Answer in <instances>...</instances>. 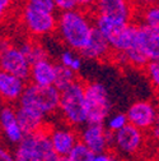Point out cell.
<instances>
[{
	"instance_id": "6da1fadb",
	"label": "cell",
	"mask_w": 159,
	"mask_h": 161,
	"mask_svg": "<svg viewBox=\"0 0 159 161\" xmlns=\"http://www.w3.org/2000/svg\"><path fill=\"white\" fill-rule=\"evenodd\" d=\"M88 10L75 8L63 10L57 17L56 32L69 49L80 53L89 42L94 30L93 19L88 15Z\"/></svg>"
},
{
	"instance_id": "7a4b0ae2",
	"label": "cell",
	"mask_w": 159,
	"mask_h": 161,
	"mask_svg": "<svg viewBox=\"0 0 159 161\" xmlns=\"http://www.w3.org/2000/svg\"><path fill=\"white\" fill-rule=\"evenodd\" d=\"M93 22L108 40L115 54L120 55L137 46V25L132 22H121L97 13L93 17Z\"/></svg>"
},
{
	"instance_id": "3957f363",
	"label": "cell",
	"mask_w": 159,
	"mask_h": 161,
	"mask_svg": "<svg viewBox=\"0 0 159 161\" xmlns=\"http://www.w3.org/2000/svg\"><path fill=\"white\" fill-rule=\"evenodd\" d=\"M14 156L18 161H57L56 153L49 129H42L36 133H29L14 147Z\"/></svg>"
},
{
	"instance_id": "277c9868",
	"label": "cell",
	"mask_w": 159,
	"mask_h": 161,
	"mask_svg": "<svg viewBox=\"0 0 159 161\" xmlns=\"http://www.w3.org/2000/svg\"><path fill=\"white\" fill-rule=\"evenodd\" d=\"M61 92L60 111L64 122L80 128L87 123V104H85V85L76 79L70 86L65 87Z\"/></svg>"
},
{
	"instance_id": "5b68a950",
	"label": "cell",
	"mask_w": 159,
	"mask_h": 161,
	"mask_svg": "<svg viewBox=\"0 0 159 161\" xmlns=\"http://www.w3.org/2000/svg\"><path fill=\"white\" fill-rule=\"evenodd\" d=\"M60 98L61 92L55 85L39 86L31 83L27 85L22 97L19 98L18 105L33 109L49 118L60 109Z\"/></svg>"
},
{
	"instance_id": "8992f818",
	"label": "cell",
	"mask_w": 159,
	"mask_h": 161,
	"mask_svg": "<svg viewBox=\"0 0 159 161\" xmlns=\"http://www.w3.org/2000/svg\"><path fill=\"white\" fill-rule=\"evenodd\" d=\"M21 21L26 31L36 37L51 35L57 28V17L55 13L27 2L21 12Z\"/></svg>"
},
{
	"instance_id": "52a82bcc",
	"label": "cell",
	"mask_w": 159,
	"mask_h": 161,
	"mask_svg": "<svg viewBox=\"0 0 159 161\" xmlns=\"http://www.w3.org/2000/svg\"><path fill=\"white\" fill-rule=\"evenodd\" d=\"M87 123H106L111 115L112 104L108 90L103 83L90 82L85 85Z\"/></svg>"
},
{
	"instance_id": "ba28073f",
	"label": "cell",
	"mask_w": 159,
	"mask_h": 161,
	"mask_svg": "<svg viewBox=\"0 0 159 161\" xmlns=\"http://www.w3.org/2000/svg\"><path fill=\"white\" fill-rule=\"evenodd\" d=\"M145 145L144 130L132 124H126L124 128L113 133L112 147L121 156L132 157L141 152Z\"/></svg>"
},
{
	"instance_id": "9c48e42d",
	"label": "cell",
	"mask_w": 159,
	"mask_h": 161,
	"mask_svg": "<svg viewBox=\"0 0 159 161\" xmlns=\"http://www.w3.org/2000/svg\"><path fill=\"white\" fill-rule=\"evenodd\" d=\"M113 133L105 123H85L79 130V139L84 142L93 152H108L112 147Z\"/></svg>"
},
{
	"instance_id": "30bf717a",
	"label": "cell",
	"mask_w": 159,
	"mask_h": 161,
	"mask_svg": "<svg viewBox=\"0 0 159 161\" xmlns=\"http://www.w3.org/2000/svg\"><path fill=\"white\" fill-rule=\"evenodd\" d=\"M2 70L15 74L23 79H28L31 75L32 63L19 46H13L8 42H3L2 46Z\"/></svg>"
},
{
	"instance_id": "8fae6325",
	"label": "cell",
	"mask_w": 159,
	"mask_h": 161,
	"mask_svg": "<svg viewBox=\"0 0 159 161\" xmlns=\"http://www.w3.org/2000/svg\"><path fill=\"white\" fill-rule=\"evenodd\" d=\"M134 0H97L94 12L121 22H131L135 17Z\"/></svg>"
},
{
	"instance_id": "7c38bea8",
	"label": "cell",
	"mask_w": 159,
	"mask_h": 161,
	"mask_svg": "<svg viewBox=\"0 0 159 161\" xmlns=\"http://www.w3.org/2000/svg\"><path fill=\"white\" fill-rule=\"evenodd\" d=\"M49 134L52 146L60 160H68L69 153L79 141V134L76 133L75 127L68 123L55 125L54 128L49 129Z\"/></svg>"
},
{
	"instance_id": "4fadbf2b",
	"label": "cell",
	"mask_w": 159,
	"mask_h": 161,
	"mask_svg": "<svg viewBox=\"0 0 159 161\" xmlns=\"http://www.w3.org/2000/svg\"><path fill=\"white\" fill-rule=\"evenodd\" d=\"M0 123H2V130L5 142L15 147L26 136L21 124H19L17 108L12 106V104H5L2 108V113H0Z\"/></svg>"
},
{
	"instance_id": "5bb4252c",
	"label": "cell",
	"mask_w": 159,
	"mask_h": 161,
	"mask_svg": "<svg viewBox=\"0 0 159 161\" xmlns=\"http://www.w3.org/2000/svg\"><path fill=\"white\" fill-rule=\"evenodd\" d=\"M126 114L130 124L145 132V130H150V128L153 127L156 119L158 109L150 101L140 100V101H135L134 104H131Z\"/></svg>"
},
{
	"instance_id": "9a60e30c",
	"label": "cell",
	"mask_w": 159,
	"mask_h": 161,
	"mask_svg": "<svg viewBox=\"0 0 159 161\" xmlns=\"http://www.w3.org/2000/svg\"><path fill=\"white\" fill-rule=\"evenodd\" d=\"M112 53H113V50L108 42V40L94 26V30H93L89 42L80 51V55L87 60L102 62V60H107Z\"/></svg>"
},
{
	"instance_id": "2e32d148",
	"label": "cell",
	"mask_w": 159,
	"mask_h": 161,
	"mask_svg": "<svg viewBox=\"0 0 159 161\" xmlns=\"http://www.w3.org/2000/svg\"><path fill=\"white\" fill-rule=\"evenodd\" d=\"M26 87V79L4 70L0 73V95L5 104L18 103Z\"/></svg>"
},
{
	"instance_id": "e0dca14e",
	"label": "cell",
	"mask_w": 159,
	"mask_h": 161,
	"mask_svg": "<svg viewBox=\"0 0 159 161\" xmlns=\"http://www.w3.org/2000/svg\"><path fill=\"white\" fill-rule=\"evenodd\" d=\"M137 46L150 60H159V32L146 25H137Z\"/></svg>"
},
{
	"instance_id": "ac0fdd59",
	"label": "cell",
	"mask_w": 159,
	"mask_h": 161,
	"mask_svg": "<svg viewBox=\"0 0 159 161\" xmlns=\"http://www.w3.org/2000/svg\"><path fill=\"white\" fill-rule=\"evenodd\" d=\"M17 116L23 132L26 134L36 133L42 129H46V116L33 109L17 105Z\"/></svg>"
},
{
	"instance_id": "d6986e66",
	"label": "cell",
	"mask_w": 159,
	"mask_h": 161,
	"mask_svg": "<svg viewBox=\"0 0 159 161\" xmlns=\"http://www.w3.org/2000/svg\"><path fill=\"white\" fill-rule=\"evenodd\" d=\"M55 77H56V64H54L49 58L32 63L31 75H29L32 83L39 86H51L55 85Z\"/></svg>"
},
{
	"instance_id": "ffe728a7",
	"label": "cell",
	"mask_w": 159,
	"mask_h": 161,
	"mask_svg": "<svg viewBox=\"0 0 159 161\" xmlns=\"http://www.w3.org/2000/svg\"><path fill=\"white\" fill-rule=\"evenodd\" d=\"M76 80V73L64 64H56V77H55V86L59 90H64Z\"/></svg>"
},
{
	"instance_id": "44dd1931",
	"label": "cell",
	"mask_w": 159,
	"mask_h": 161,
	"mask_svg": "<svg viewBox=\"0 0 159 161\" xmlns=\"http://www.w3.org/2000/svg\"><path fill=\"white\" fill-rule=\"evenodd\" d=\"M83 56L80 55V53H78L73 49H69L63 51L60 54V63L64 64L65 67L70 68L71 70H74L75 73H79L83 68Z\"/></svg>"
},
{
	"instance_id": "7402d4cb",
	"label": "cell",
	"mask_w": 159,
	"mask_h": 161,
	"mask_svg": "<svg viewBox=\"0 0 159 161\" xmlns=\"http://www.w3.org/2000/svg\"><path fill=\"white\" fill-rule=\"evenodd\" d=\"M140 21L143 25L159 32V4L140 8Z\"/></svg>"
},
{
	"instance_id": "603a6c76",
	"label": "cell",
	"mask_w": 159,
	"mask_h": 161,
	"mask_svg": "<svg viewBox=\"0 0 159 161\" xmlns=\"http://www.w3.org/2000/svg\"><path fill=\"white\" fill-rule=\"evenodd\" d=\"M95 152H93L84 142L80 139L76 142V145L73 147L71 152L68 156L69 161H94Z\"/></svg>"
},
{
	"instance_id": "cb8c5ba5",
	"label": "cell",
	"mask_w": 159,
	"mask_h": 161,
	"mask_svg": "<svg viewBox=\"0 0 159 161\" xmlns=\"http://www.w3.org/2000/svg\"><path fill=\"white\" fill-rule=\"evenodd\" d=\"M19 47L22 49V51L27 55V58L29 59L31 63H34L37 60H41V59H45L47 58V54H46V50L34 41H24L19 45Z\"/></svg>"
},
{
	"instance_id": "d4e9b609",
	"label": "cell",
	"mask_w": 159,
	"mask_h": 161,
	"mask_svg": "<svg viewBox=\"0 0 159 161\" xmlns=\"http://www.w3.org/2000/svg\"><path fill=\"white\" fill-rule=\"evenodd\" d=\"M106 127L112 132H117L121 128H124L126 124H129V118L126 113H116V114H111L107 120H106Z\"/></svg>"
},
{
	"instance_id": "484cf974",
	"label": "cell",
	"mask_w": 159,
	"mask_h": 161,
	"mask_svg": "<svg viewBox=\"0 0 159 161\" xmlns=\"http://www.w3.org/2000/svg\"><path fill=\"white\" fill-rule=\"evenodd\" d=\"M150 85L159 91V60H150L144 68Z\"/></svg>"
},
{
	"instance_id": "4316f807",
	"label": "cell",
	"mask_w": 159,
	"mask_h": 161,
	"mask_svg": "<svg viewBox=\"0 0 159 161\" xmlns=\"http://www.w3.org/2000/svg\"><path fill=\"white\" fill-rule=\"evenodd\" d=\"M27 3H31L33 5H37L39 8H44L49 12L55 13V10L57 9L56 4H55V0H26Z\"/></svg>"
},
{
	"instance_id": "83f0119b",
	"label": "cell",
	"mask_w": 159,
	"mask_h": 161,
	"mask_svg": "<svg viewBox=\"0 0 159 161\" xmlns=\"http://www.w3.org/2000/svg\"><path fill=\"white\" fill-rule=\"evenodd\" d=\"M55 4L59 10H70L78 8L75 0H55Z\"/></svg>"
},
{
	"instance_id": "f1b7e54d",
	"label": "cell",
	"mask_w": 159,
	"mask_h": 161,
	"mask_svg": "<svg viewBox=\"0 0 159 161\" xmlns=\"http://www.w3.org/2000/svg\"><path fill=\"white\" fill-rule=\"evenodd\" d=\"M75 2H76L78 8L84 9V10H90V9H94L97 0H75Z\"/></svg>"
},
{
	"instance_id": "f546056e",
	"label": "cell",
	"mask_w": 159,
	"mask_h": 161,
	"mask_svg": "<svg viewBox=\"0 0 159 161\" xmlns=\"http://www.w3.org/2000/svg\"><path fill=\"white\" fill-rule=\"evenodd\" d=\"M0 160H2V161H12V160H15L14 152H12L9 148L3 147L2 150H0Z\"/></svg>"
},
{
	"instance_id": "4dcf8cb0",
	"label": "cell",
	"mask_w": 159,
	"mask_h": 161,
	"mask_svg": "<svg viewBox=\"0 0 159 161\" xmlns=\"http://www.w3.org/2000/svg\"><path fill=\"white\" fill-rule=\"evenodd\" d=\"M150 132H151V136L154 139H159V109H158V114H156V119L153 124V127L150 128Z\"/></svg>"
},
{
	"instance_id": "1f68e13d",
	"label": "cell",
	"mask_w": 159,
	"mask_h": 161,
	"mask_svg": "<svg viewBox=\"0 0 159 161\" xmlns=\"http://www.w3.org/2000/svg\"><path fill=\"white\" fill-rule=\"evenodd\" d=\"M134 3L136 4L137 8H144V7L159 4V0H134Z\"/></svg>"
},
{
	"instance_id": "d6a6232c",
	"label": "cell",
	"mask_w": 159,
	"mask_h": 161,
	"mask_svg": "<svg viewBox=\"0 0 159 161\" xmlns=\"http://www.w3.org/2000/svg\"><path fill=\"white\" fill-rule=\"evenodd\" d=\"M14 0H0V12H2V14L4 15L13 5Z\"/></svg>"
},
{
	"instance_id": "836d02e7",
	"label": "cell",
	"mask_w": 159,
	"mask_h": 161,
	"mask_svg": "<svg viewBox=\"0 0 159 161\" xmlns=\"http://www.w3.org/2000/svg\"><path fill=\"white\" fill-rule=\"evenodd\" d=\"M158 152H159V139H158Z\"/></svg>"
}]
</instances>
